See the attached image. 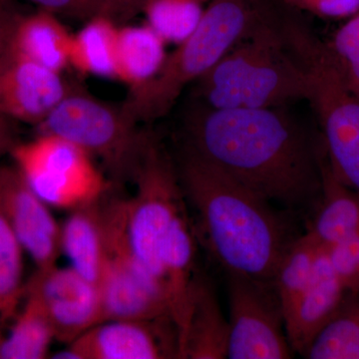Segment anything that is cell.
Returning <instances> with one entry per match:
<instances>
[{"mask_svg": "<svg viewBox=\"0 0 359 359\" xmlns=\"http://www.w3.org/2000/svg\"><path fill=\"white\" fill-rule=\"evenodd\" d=\"M184 147L271 205L316 209L321 193L320 146L282 107L215 109L187 115Z\"/></svg>", "mask_w": 359, "mask_h": 359, "instance_id": "cell-1", "label": "cell"}, {"mask_svg": "<svg viewBox=\"0 0 359 359\" xmlns=\"http://www.w3.org/2000/svg\"><path fill=\"white\" fill-rule=\"evenodd\" d=\"M177 172L212 256L228 276L273 283L294 238L273 205L182 148Z\"/></svg>", "mask_w": 359, "mask_h": 359, "instance_id": "cell-2", "label": "cell"}, {"mask_svg": "<svg viewBox=\"0 0 359 359\" xmlns=\"http://www.w3.org/2000/svg\"><path fill=\"white\" fill-rule=\"evenodd\" d=\"M306 66L283 30L262 20L196 82L201 103L215 109H263L308 100Z\"/></svg>", "mask_w": 359, "mask_h": 359, "instance_id": "cell-3", "label": "cell"}, {"mask_svg": "<svg viewBox=\"0 0 359 359\" xmlns=\"http://www.w3.org/2000/svg\"><path fill=\"white\" fill-rule=\"evenodd\" d=\"M261 20L250 0H212L195 32L167 55L158 74L130 89L123 109L137 123L164 117L183 90L197 82Z\"/></svg>", "mask_w": 359, "mask_h": 359, "instance_id": "cell-4", "label": "cell"}, {"mask_svg": "<svg viewBox=\"0 0 359 359\" xmlns=\"http://www.w3.org/2000/svg\"><path fill=\"white\" fill-rule=\"evenodd\" d=\"M285 33L308 70V100L320 120L330 167L344 185L359 195V97L344 84L323 42L294 23L285 26Z\"/></svg>", "mask_w": 359, "mask_h": 359, "instance_id": "cell-5", "label": "cell"}, {"mask_svg": "<svg viewBox=\"0 0 359 359\" xmlns=\"http://www.w3.org/2000/svg\"><path fill=\"white\" fill-rule=\"evenodd\" d=\"M132 178L136 192L126 200L130 244L142 268L162 292L163 252L177 226L189 215L176 165L151 134Z\"/></svg>", "mask_w": 359, "mask_h": 359, "instance_id": "cell-6", "label": "cell"}, {"mask_svg": "<svg viewBox=\"0 0 359 359\" xmlns=\"http://www.w3.org/2000/svg\"><path fill=\"white\" fill-rule=\"evenodd\" d=\"M138 124L122 105L72 88L37 127L39 134L56 135L98 158L115 176L132 178L150 136Z\"/></svg>", "mask_w": 359, "mask_h": 359, "instance_id": "cell-7", "label": "cell"}, {"mask_svg": "<svg viewBox=\"0 0 359 359\" xmlns=\"http://www.w3.org/2000/svg\"><path fill=\"white\" fill-rule=\"evenodd\" d=\"M33 192L49 207L79 209L99 202L108 188L93 157L72 142L52 134H39L11 150Z\"/></svg>", "mask_w": 359, "mask_h": 359, "instance_id": "cell-8", "label": "cell"}, {"mask_svg": "<svg viewBox=\"0 0 359 359\" xmlns=\"http://www.w3.org/2000/svg\"><path fill=\"white\" fill-rule=\"evenodd\" d=\"M105 262L99 285L102 323L170 316L164 295L142 268L130 244L126 200L102 207Z\"/></svg>", "mask_w": 359, "mask_h": 359, "instance_id": "cell-9", "label": "cell"}, {"mask_svg": "<svg viewBox=\"0 0 359 359\" xmlns=\"http://www.w3.org/2000/svg\"><path fill=\"white\" fill-rule=\"evenodd\" d=\"M228 358L289 359L282 306L273 283L229 276Z\"/></svg>", "mask_w": 359, "mask_h": 359, "instance_id": "cell-10", "label": "cell"}, {"mask_svg": "<svg viewBox=\"0 0 359 359\" xmlns=\"http://www.w3.org/2000/svg\"><path fill=\"white\" fill-rule=\"evenodd\" d=\"M56 359H180V334L170 316L106 320L54 353Z\"/></svg>", "mask_w": 359, "mask_h": 359, "instance_id": "cell-11", "label": "cell"}, {"mask_svg": "<svg viewBox=\"0 0 359 359\" xmlns=\"http://www.w3.org/2000/svg\"><path fill=\"white\" fill-rule=\"evenodd\" d=\"M15 166H0V212L37 271L57 266L61 252V226Z\"/></svg>", "mask_w": 359, "mask_h": 359, "instance_id": "cell-12", "label": "cell"}, {"mask_svg": "<svg viewBox=\"0 0 359 359\" xmlns=\"http://www.w3.org/2000/svg\"><path fill=\"white\" fill-rule=\"evenodd\" d=\"M25 292L39 299L58 341L69 344L102 323L98 289L71 266L36 271Z\"/></svg>", "mask_w": 359, "mask_h": 359, "instance_id": "cell-13", "label": "cell"}, {"mask_svg": "<svg viewBox=\"0 0 359 359\" xmlns=\"http://www.w3.org/2000/svg\"><path fill=\"white\" fill-rule=\"evenodd\" d=\"M71 89L61 73L8 52L0 62V113L13 121L39 126Z\"/></svg>", "mask_w": 359, "mask_h": 359, "instance_id": "cell-14", "label": "cell"}, {"mask_svg": "<svg viewBox=\"0 0 359 359\" xmlns=\"http://www.w3.org/2000/svg\"><path fill=\"white\" fill-rule=\"evenodd\" d=\"M346 294L327 249L320 247L308 289L285 316V332L294 353L304 355L316 335L337 313Z\"/></svg>", "mask_w": 359, "mask_h": 359, "instance_id": "cell-15", "label": "cell"}, {"mask_svg": "<svg viewBox=\"0 0 359 359\" xmlns=\"http://www.w3.org/2000/svg\"><path fill=\"white\" fill-rule=\"evenodd\" d=\"M321 177L320 200L306 233L321 247L330 248L359 237V195L337 178L325 147Z\"/></svg>", "mask_w": 359, "mask_h": 359, "instance_id": "cell-16", "label": "cell"}, {"mask_svg": "<svg viewBox=\"0 0 359 359\" xmlns=\"http://www.w3.org/2000/svg\"><path fill=\"white\" fill-rule=\"evenodd\" d=\"M72 39L56 14L39 9L20 16L8 53L61 73L70 65Z\"/></svg>", "mask_w": 359, "mask_h": 359, "instance_id": "cell-17", "label": "cell"}, {"mask_svg": "<svg viewBox=\"0 0 359 359\" xmlns=\"http://www.w3.org/2000/svg\"><path fill=\"white\" fill-rule=\"evenodd\" d=\"M230 323L211 287L199 276L181 346V359L228 358Z\"/></svg>", "mask_w": 359, "mask_h": 359, "instance_id": "cell-18", "label": "cell"}, {"mask_svg": "<svg viewBox=\"0 0 359 359\" xmlns=\"http://www.w3.org/2000/svg\"><path fill=\"white\" fill-rule=\"evenodd\" d=\"M99 202L73 210L61 226V252L69 259L71 268L97 289L105 262L102 207Z\"/></svg>", "mask_w": 359, "mask_h": 359, "instance_id": "cell-19", "label": "cell"}, {"mask_svg": "<svg viewBox=\"0 0 359 359\" xmlns=\"http://www.w3.org/2000/svg\"><path fill=\"white\" fill-rule=\"evenodd\" d=\"M165 45L166 42L148 25L118 28L117 79L128 85L130 89L152 80L167 57Z\"/></svg>", "mask_w": 359, "mask_h": 359, "instance_id": "cell-20", "label": "cell"}, {"mask_svg": "<svg viewBox=\"0 0 359 359\" xmlns=\"http://www.w3.org/2000/svg\"><path fill=\"white\" fill-rule=\"evenodd\" d=\"M119 25L110 18L96 15L73 34L70 65L78 72L117 79L116 44Z\"/></svg>", "mask_w": 359, "mask_h": 359, "instance_id": "cell-21", "label": "cell"}, {"mask_svg": "<svg viewBox=\"0 0 359 359\" xmlns=\"http://www.w3.org/2000/svg\"><path fill=\"white\" fill-rule=\"evenodd\" d=\"M25 308L16 318L11 334L0 340V359H43L48 356L53 330L35 295L25 292Z\"/></svg>", "mask_w": 359, "mask_h": 359, "instance_id": "cell-22", "label": "cell"}, {"mask_svg": "<svg viewBox=\"0 0 359 359\" xmlns=\"http://www.w3.org/2000/svg\"><path fill=\"white\" fill-rule=\"evenodd\" d=\"M302 356L359 359V294L347 292L337 313L321 328Z\"/></svg>", "mask_w": 359, "mask_h": 359, "instance_id": "cell-23", "label": "cell"}, {"mask_svg": "<svg viewBox=\"0 0 359 359\" xmlns=\"http://www.w3.org/2000/svg\"><path fill=\"white\" fill-rule=\"evenodd\" d=\"M320 247L306 233L294 238L280 259L273 278V285L282 306L283 318L308 289Z\"/></svg>", "mask_w": 359, "mask_h": 359, "instance_id": "cell-24", "label": "cell"}, {"mask_svg": "<svg viewBox=\"0 0 359 359\" xmlns=\"http://www.w3.org/2000/svg\"><path fill=\"white\" fill-rule=\"evenodd\" d=\"M205 0H149L143 11L147 25L166 43L180 44L200 25Z\"/></svg>", "mask_w": 359, "mask_h": 359, "instance_id": "cell-25", "label": "cell"}, {"mask_svg": "<svg viewBox=\"0 0 359 359\" xmlns=\"http://www.w3.org/2000/svg\"><path fill=\"white\" fill-rule=\"evenodd\" d=\"M22 247L0 212V318L7 320L18 311L25 292L22 285Z\"/></svg>", "mask_w": 359, "mask_h": 359, "instance_id": "cell-26", "label": "cell"}, {"mask_svg": "<svg viewBox=\"0 0 359 359\" xmlns=\"http://www.w3.org/2000/svg\"><path fill=\"white\" fill-rule=\"evenodd\" d=\"M325 46L347 88L359 97V11L335 32Z\"/></svg>", "mask_w": 359, "mask_h": 359, "instance_id": "cell-27", "label": "cell"}, {"mask_svg": "<svg viewBox=\"0 0 359 359\" xmlns=\"http://www.w3.org/2000/svg\"><path fill=\"white\" fill-rule=\"evenodd\" d=\"M325 249L347 292L359 294V237Z\"/></svg>", "mask_w": 359, "mask_h": 359, "instance_id": "cell-28", "label": "cell"}, {"mask_svg": "<svg viewBox=\"0 0 359 359\" xmlns=\"http://www.w3.org/2000/svg\"><path fill=\"white\" fill-rule=\"evenodd\" d=\"M290 6L325 18H349L359 11V0H285Z\"/></svg>", "mask_w": 359, "mask_h": 359, "instance_id": "cell-29", "label": "cell"}, {"mask_svg": "<svg viewBox=\"0 0 359 359\" xmlns=\"http://www.w3.org/2000/svg\"><path fill=\"white\" fill-rule=\"evenodd\" d=\"M39 9L50 11L56 15L87 20L98 15L100 0H28Z\"/></svg>", "mask_w": 359, "mask_h": 359, "instance_id": "cell-30", "label": "cell"}, {"mask_svg": "<svg viewBox=\"0 0 359 359\" xmlns=\"http://www.w3.org/2000/svg\"><path fill=\"white\" fill-rule=\"evenodd\" d=\"M149 0H100L98 15L106 16L119 23L128 21L143 11Z\"/></svg>", "mask_w": 359, "mask_h": 359, "instance_id": "cell-31", "label": "cell"}, {"mask_svg": "<svg viewBox=\"0 0 359 359\" xmlns=\"http://www.w3.org/2000/svg\"><path fill=\"white\" fill-rule=\"evenodd\" d=\"M21 15L22 14L13 9L8 1L0 6V62L9 50L14 28Z\"/></svg>", "mask_w": 359, "mask_h": 359, "instance_id": "cell-32", "label": "cell"}, {"mask_svg": "<svg viewBox=\"0 0 359 359\" xmlns=\"http://www.w3.org/2000/svg\"><path fill=\"white\" fill-rule=\"evenodd\" d=\"M13 120L0 113V159L6 152H11L15 145L13 139Z\"/></svg>", "mask_w": 359, "mask_h": 359, "instance_id": "cell-33", "label": "cell"}, {"mask_svg": "<svg viewBox=\"0 0 359 359\" xmlns=\"http://www.w3.org/2000/svg\"><path fill=\"white\" fill-rule=\"evenodd\" d=\"M7 1H8V0H0V6H2V4H6Z\"/></svg>", "mask_w": 359, "mask_h": 359, "instance_id": "cell-34", "label": "cell"}]
</instances>
